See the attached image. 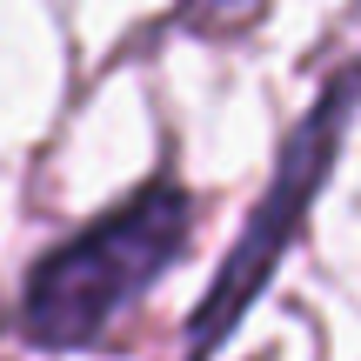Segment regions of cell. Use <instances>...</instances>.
Returning <instances> with one entry per match:
<instances>
[{
	"label": "cell",
	"instance_id": "7a4b0ae2",
	"mask_svg": "<svg viewBox=\"0 0 361 361\" xmlns=\"http://www.w3.org/2000/svg\"><path fill=\"white\" fill-rule=\"evenodd\" d=\"M355 80H361V67L341 61L335 74H328L322 101H314L308 114L295 121V134L281 141L274 174H268V188H261L255 214H247V228L234 234L214 288L201 295V308H194V322H188V361H214L221 355V341L241 328V314L255 308V295L274 281L281 255L295 247V234H301V221H308L322 180L335 174L341 134H348V121H355Z\"/></svg>",
	"mask_w": 361,
	"mask_h": 361
},
{
	"label": "cell",
	"instance_id": "6da1fadb",
	"mask_svg": "<svg viewBox=\"0 0 361 361\" xmlns=\"http://www.w3.org/2000/svg\"><path fill=\"white\" fill-rule=\"evenodd\" d=\"M188 234H194V194L174 174L141 180L128 201H114L101 221H87L27 268L13 335L47 355L94 348L188 255Z\"/></svg>",
	"mask_w": 361,
	"mask_h": 361
}]
</instances>
